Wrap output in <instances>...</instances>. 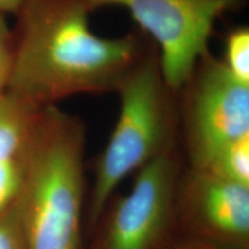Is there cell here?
Listing matches in <instances>:
<instances>
[{
  "label": "cell",
  "instance_id": "1",
  "mask_svg": "<svg viewBox=\"0 0 249 249\" xmlns=\"http://www.w3.org/2000/svg\"><path fill=\"white\" fill-rule=\"evenodd\" d=\"M90 13L83 0H27L15 14L6 92L38 107L116 92L150 38L138 28L116 38L99 36Z\"/></svg>",
  "mask_w": 249,
  "mask_h": 249
},
{
  "label": "cell",
  "instance_id": "2",
  "mask_svg": "<svg viewBox=\"0 0 249 249\" xmlns=\"http://www.w3.org/2000/svg\"><path fill=\"white\" fill-rule=\"evenodd\" d=\"M86 142L79 117L42 108L18 197L27 249H81Z\"/></svg>",
  "mask_w": 249,
  "mask_h": 249
},
{
  "label": "cell",
  "instance_id": "3",
  "mask_svg": "<svg viewBox=\"0 0 249 249\" xmlns=\"http://www.w3.org/2000/svg\"><path fill=\"white\" fill-rule=\"evenodd\" d=\"M116 93L120 101L116 126L93 167L88 209L91 225L99 222L113 192L127 176L176 149L180 128L177 91L165 80L151 39Z\"/></svg>",
  "mask_w": 249,
  "mask_h": 249
},
{
  "label": "cell",
  "instance_id": "4",
  "mask_svg": "<svg viewBox=\"0 0 249 249\" xmlns=\"http://www.w3.org/2000/svg\"><path fill=\"white\" fill-rule=\"evenodd\" d=\"M177 97L191 167L249 134V86L236 80L210 51L196 61Z\"/></svg>",
  "mask_w": 249,
  "mask_h": 249
},
{
  "label": "cell",
  "instance_id": "5",
  "mask_svg": "<svg viewBox=\"0 0 249 249\" xmlns=\"http://www.w3.org/2000/svg\"><path fill=\"white\" fill-rule=\"evenodd\" d=\"M90 12L104 7L127 9L156 45L161 70L176 91L196 61L209 51L217 20L242 8L247 0H83Z\"/></svg>",
  "mask_w": 249,
  "mask_h": 249
},
{
  "label": "cell",
  "instance_id": "6",
  "mask_svg": "<svg viewBox=\"0 0 249 249\" xmlns=\"http://www.w3.org/2000/svg\"><path fill=\"white\" fill-rule=\"evenodd\" d=\"M179 165L176 149L136 172L126 195L111 207L92 249H158L176 213Z\"/></svg>",
  "mask_w": 249,
  "mask_h": 249
},
{
  "label": "cell",
  "instance_id": "7",
  "mask_svg": "<svg viewBox=\"0 0 249 249\" xmlns=\"http://www.w3.org/2000/svg\"><path fill=\"white\" fill-rule=\"evenodd\" d=\"M176 213L192 238L229 249L249 244V186L192 169L179 178Z\"/></svg>",
  "mask_w": 249,
  "mask_h": 249
},
{
  "label": "cell",
  "instance_id": "8",
  "mask_svg": "<svg viewBox=\"0 0 249 249\" xmlns=\"http://www.w3.org/2000/svg\"><path fill=\"white\" fill-rule=\"evenodd\" d=\"M43 107L0 93V164L28 151Z\"/></svg>",
  "mask_w": 249,
  "mask_h": 249
},
{
  "label": "cell",
  "instance_id": "9",
  "mask_svg": "<svg viewBox=\"0 0 249 249\" xmlns=\"http://www.w3.org/2000/svg\"><path fill=\"white\" fill-rule=\"evenodd\" d=\"M192 169L203 171L227 181L249 186V134L226 143L203 163Z\"/></svg>",
  "mask_w": 249,
  "mask_h": 249
},
{
  "label": "cell",
  "instance_id": "10",
  "mask_svg": "<svg viewBox=\"0 0 249 249\" xmlns=\"http://www.w3.org/2000/svg\"><path fill=\"white\" fill-rule=\"evenodd\" d=\"M224 65L236 80L249 86V28H232L225 38Z\"/></svg>",
  "mask_w": 249,
  "mask_h": 249
},
{
  "label": "cell",
  "instance_id": "11",
  "mask_svg": "<svg viewBox=\"0 0 249 249\" xmlns=\"http://www.w3.org/2000/svg\"><path fill=\"white\" fill-rule=\"evenodd\" d=\"M28 151L20 157L0 164V213L8 209L20 195Z\"/></svg>",
  "mask_w": 249,
  "mask_h": 249
},
{
  "label": "cell",
  "instance_id": "12",
  "mask_svg": "<svg viewBox=\"0 0 249 249\" xmlns=\"http://www.w3.org/2000/svg\"><path fill=\"white\" fill-rule=\"evenodd\" d=\"M0 249H27L18 200L0 213Z\"/></svg>",
  "mask_w": 249,
  "mask_h": 249
},
{
  "label": "cell",
  "instance_id": "13",
  "mask_svg": "<svg viewBox=\"0 0 249 249\" xmlns=\"http://www.w3.org/2000/svg\"><path fill=\"white\" fill-rule=\"evenodd\" d=\"M14 58L13 30L8 27L6 15L0 13V93L7 88Z\"/></svg>",
  "mask_w": 249,
  "mask_h": 249
},
{
  "label": "cell",
  "instance_id": "14",
  "mask_svg": "<svg viewBox=\"0 0 249 249\" xmlns=\"http://www.w3.org/2000/svg\"><path fill=\"white\" fill-rule=\"evenodd\" d=\"M167 249H229L225 247H222V246H218L214 244H211V242H207L203 240H200V239L196 238H189L182 239L178 242H174L172 246H170Z\"/></svg>",
  "mask_w": 249,
  "mask_h": 249
},
{
  "label": "cell",
  "instance_id": "15",
  "mask_svg": "<svg viewBox=\"0 0 249 249\" xmlns=\"http://www.w3.org/2000/svg\"><path fill=\"white\" fill-rule=\"evenodd\" d=\"M27 0H0V13L17 14Z\"/></svg>",
  "mask_w": 249,
  "mask_h": 249
}]
</instances>
